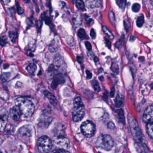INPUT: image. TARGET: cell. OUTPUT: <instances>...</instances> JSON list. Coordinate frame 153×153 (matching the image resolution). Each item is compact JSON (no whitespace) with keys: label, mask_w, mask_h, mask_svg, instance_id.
<instances>
[{"label":"cell","mask_w":153,"mask_h":153,"mask_svg":"<svg viewBox=\"0 0 153 153\" xmlns=\"http://www.w3.org/2000/svg\"><path fill=\"white\" fill-rule=\"evenodd\" d=\"M16 106L19 109L22 115L26 118L31 117L35 111V105L32 101L26 97H20L15 101Z\"/></svg>","instance_id":"1"},{"label":"cell","mask_w":153,"mask_h":153,"mask_svg":"<svg viewBox=\"0 0 153 153\" xmlns=\"http://www.w3.org/2000/svg\"><path fill=\"white\" fill-rule=\"evenodd\" d=\"M73 111L72 112V119L75 122H79L85 115V106L82 99L80 97H76L73 102Z\"/></svg>","instance_id":"2"},{"label":"cell","mask_w":153,"mask_h":153,"mask_svg":"<svg viewBox=\"0 0 153 153\" xmlns=\"http://www.w3.org/2000/svg\"><path fill=\"white\" fill-rule=\"evenodd\" d=\"M96 145L97 147L109 151L113 148L114 141L110 135H101L97 139Z\"/></svg>","instance_id":"3"},{"label":"cell","mask_w":153,"mask_h":153,"mask_svg":"<svg viewBox=\"0 0 153 153\" xmlns=\"http://www.w3.org/2000/svg\"><path fill=\"white\" fill-rule=\"evenodd\" d=\"M52 145V141L47 136H42L37 140V148L40 153H49Z\"/></svg>","instance_id":"4"},{"label":"cell","mask_w":153,"mask_h":153,"mask_svg":"<svg viewBox=\"0 0 153 153\" xmlns=\"http://www.w3.org/2000/svg\"><path fill=\"white\" fill-rule=\"evenodd\" d=\"M128 119L132 136L136 140L139 141H142L143 139V134L141 133L136 120H135L131 114H129L128 115Z\"/></svg>","instance_id":"5"},{"label":"cell","mask_w":153,"mask_h":153,"mask_svg":"<svg viewBox=\"0 0 153 153\" xmlns=\"http://www.w3.org/2000/svg\"><path fill=\"white\" fill-rule=\"evenodd\" d=\"M80 129L83 135L87 138L92 137L95 133V125L91 121L84 122L81 124Z\"/></svg>","instance_id":"6"},{"label":"cell","mask_w":153,"mask_h":153,"mask_svg":"<svg viewBox=\"0 0 153 153\" xmlns=\"http://www.w3.org/2000/svg\"><path fill=\"white\" fill-rule=\"evenodd\" d=\"M53 142L56 146L59 148V149L67 150V149L69 148L70 146V144L68 139L62 135L56 137L54 138Z\"/></svg>","instance_id":"7"},{"label":"cell","mask_w":153,"mask_h":153,"mask_svg":"<svg viewBox=\"0 0 153 153\" xmlns=\"http://www.w3.org/2000/svg\"><path fill=\"white\" fill-rule=\"evenodd\" d=\"M18 134L20 137L23 139L28 138L32 136V128L30 125H26L19 129Z\"/></svg>","instance_id":"8"},{"label":"cell","mask_w":153,"mask_h":153,"mask_svg":"<svg viewBox=\"0 0 153 153\" xmlns=\"http://www.w3.org/2000/svg\"><path fill=\"white\" fill-rule=\"evenodd\" d=\"M153 105H149L143 114L142 120L146 124L153 122Z\"/></svg>","instance_id":"9"},{"label":"cell","mask_w":153,"mask_h":153,"mask_svg":"<svg viewBox=\"0 0 153 153\" xmlns=\"http://www.w3.org/2000/svg\"><path fill=\"white\" fill-rule=\"evenodd\" d=\"M65 79L64 76L62 74H58L54 76L53 80L51 84V87L53 89H55L57 86L60 84H63L65 82Z\"/></svg>","instance_id":"10"},{"label":"cell","mask_w":153,"mask_h":153,"mask_svg":"<svg viewBox=\"0 0 153 153\" xmlns=\"http://www.w3.org/2000/svg\"><path fill=\"white\" fill-rule=\"evenodd\" d=\"M10 115L12 119L16 120H18L20 119L22 114L19 109L16 106H15L10 110Z\"/></svg>","instance_id":"11"},{"label":"cell","mask_w":153,"mask_h":153,"mask_svg":"<svg viewBox=\"0 0 153 153\" xmlns=\"http://www.w3.org/2000/svg\"><path fill=\"white\" fill-rule=\"evenodd\" d=\"M44 94L45 96L48 98V100L50 101V103L52 105L54 106V105H57L58 101H57L55 96L53 94H52L49 91H47V90L44 91Z\"/></svg>","instance_id":"12"},{"label":"cell","mask_w":153,"mask_h":153,"mask_svg":"<svg viewBox=\"0 0 153 153\" xmlns=\"http://www.w3.org/2000/svg\"><path fill=\"white\" fill-rule=\"evenodd\" d=\"M8 123V117L7 115L0 116V132L3 131L6 128Z\"/></svg>","instance_id":"13"},{"label":"cell","mask_w":153,"mask_h":153,"mask_svg":"<svg viewBox=\"0 0 153 153\" xmlns=\"http://www.w3.org/2000/svg\"><path fill=\"white\" fill-rule=\"evenodd\" d=\"M55 67L53 64L50 65V67L48 68L47 71H46V76L48 79H53L55 76Z\"/></svg>","instance_id":"14"},{"label":"cell","mask_w":153,"mask_h":153,"mask_svg":"<svg viewBox=\"0 0 153 153\" xmlns=\"http://www.w3.org/2000/svg\"><path fill=\"white\" fill-rule=\"evenodd\" d=\"M124 98L123 96L121 94H118L115 99V105L117 108H121L123 105Z\"/></svg>","instance_id":"15"},{"label":"cell","mask_w":153,"mask_h":153,"mask_svg":"<svg viewBox=\"0 0 153 153\" xmlns=\"http://www.w3.org/2000/svg\"><path fill=\"white\" fill-rule=\"evenodd\" d=\"M87 6L91 8L99 7L101 6V1H87Z\"/></svg>","instance_id":"16"},{"label":"cell","mask_w":153,"mask_h":153,"mask_svg":"<svg viewBox=\"0 0 153 153\" xmlns=\"http://www.w3.org/2000/svg\"><path fill=\"white\" fill-rule=\"evenodd\" d=\"M26 69L28 73L31 75H34L37 69V67L34 63H31L27 67Z\"/></svg>","instance_id":"17"},{"label":"cell","mask_w":153,"mask_h":153,"mask_svg":"<svg viewBox=\"0 0 153 153\" xmlns=\"http://www.w3.org/2000/svg\"><path fill=\"white\" fill-rule=\"evenodd\" d=\"M153 123H150L146 124V131L147 133L151 139L153 138Z\"/></svg>","instance_id":"18"},{"label":"cell","mask_w":153,"mask_h":153,"mask_svg":"<svg viewBox=\"0 0 153 153\" xmlns=\"http://www.w3.org/2000/svg\"><path fill=\"white\" fill-rule=\"evenodd\" d=\"M73 23L75 25L79 26L82 24V20L79 14H75L72 18Z\"/></svg>","instance_id":"19"},{"label":"cell","mask_w":153,"mask_h":153,"mask_svg":"<svg viewBox=\"0 0 153 153\" xmlns=\"http://www.w3.org/2000/svg\"><path fill=\"white\" fill-rule=\"evenodd\" d=\"M102 31L104 32V33L107 36V37L110 40H113L114 38V36L113 34L110 31L107 27L105 26H103L102 27Z\"/></svg>","instance_id":"20"},{"label":"cell","mask_w":153,"mask_h":153,"mask_svg":"<svg viewBox=\"0 0 153 153\" xmlns=\"http://www.w3.org/2000/svg\"><path fill=\"white\" fill-rule=\"evenodd\" d=\"M76 6L77 8L79 10H85V6L84 1L82 0H77L76 1Z\"/></svg>","instance_id":"21"},{"label":"cell","mask_w":153,"mask_h":153,"mask_svg":"<svg viewBox=\"0 0 153 153\" xmlns=\"http://www.w3.org/2000/svg\"><path fill=\"white\" fill-rule=\"evenodd\" d=\"M144 22H145V19H144V16L141 15L137 19V22H136L137 26L139 27H141L143 26Z\"/></svg>","instance_id":"22"},{"label":"cell","mask_w":153,"mask_h":153,"mask_svg":"<svg viewBox=\"0 0 153 153\" xmlns=\"http://www.w3.org/2000/svg\"><path fill=\"white\" fill-rule=\"evenodd\" d=\"M9 35V37L11 41H12V42H15L16 39L17 37V33L15 31H10Z\"/></svg>","instance_id":"23"},{"label":"cell","mask_w":153,"mask_h":153,"mask_svg":"<svg viewBox=\"0 0 153 153\" xmlns=\"http://www.w3.org/2000/svg\"><path fill=\"white\" fill-rule=\"evenodd\" d=\"M8 43L7 38L5 36L0 37V45L2 47L6 46Z\"/></svg>","instance_id":"24"},{"label":"cell","mask_w":153,"mask_h":153,"mask_svg":"<svg viewBox=\"0 0 153 153\" xmlns=\"http://www.w3.org/2000/svg\"><path fill=\"white\" fill-rule=\"evenodd\" d=\"M78 36L81 39H84L86 37V33L85 30L83 28H80L78 31Z\"/></svg>","instance_id":"25"},{"label":"cell","mask_w":153,"mask_h":153,"mask_svg":"<svg viewBox=\"0 0 153 153\" xmlns=\"http://www.w3.org/2000/svg\"><path fill=\"white\" fill-rule=\"evenodd\" d=\"M124 41V37L123 36H122L120 39H119V41L116 42V44H115V46H116V48H120L122 47L123 45Z\"/></svg>","instance_id":"26"},{"label":"cell","mask_w":153,"mask_h":153,"mask_svg":"<svg viewBox=\"0 0 153 153\" xmlns=\"http://www.w3.org/2000/svg\"><path fill=\"white\" fill-rule=\"evenodd\" d=\"M118 6L120 7V8L122 10H123L125 9V7L126 5V1L124 0H121V1H116Z\"/></svg>","instance_id":"27"},{"label":"cell","mask_w":153,"mask_h":153,"mask_svg":"<svg viewBox=\"0 0 153 153\" xmlns=\"http://www.w3.org/2000/svg\"><path fill=\"white\" fill-rule=\"evenodd\" d=\"M140 6L139 3H134L133 5H132V7H131V10H132V11L134 12H139V10H140Z\"/></svg>","instance_id":"28"},{"label":"cell","mask_w":153,"mask_h":153,"mask_svg":"<svg viewBox=\"0 0 153 153\" xmlns=\"http://www.w3.org/2000/svg\"><path fill=\"white\" fill-rule=\"evenodd\" d=\"M49 153H70L66 149H53Z\"/></svg>","instance_id":"29"},{"label":"cell","mask_w":153,"mask_h":153,"mask_svg":"<svg viewBox=\"0 0 153 153\" xmlns=\"http://www.w3.org/2000/svg\"><path fill=\"white\" fill-rule=\"evenodd\" d=\"M109 18L111 23L114 25L115 23V19L114 13L112 11H110L109 12Z\"/></svg>","instance_id":"30"},{"label":"cell","mask_w":153,"mask_h":153,"mask_svg":"<svg viewBox=\"0 0 153 153\" xmlns=\"http://www.w3.org/2000/svg\"><path fill=\"white\" fill-rule=\"evenodd\" d=\"M111 70L114 73L118 74L119 73V69L118 65L114 63H113L111 66Z\"/></svg>","instance_id":"31"},{"label":"cell","mask_w":153,"mask_h":153,"mask_svg":"<svg viewBox=\"0 0 153 153\" xmlns=\"http://www.w3.org/2000/svg\"><path fill=\"white\" fill-rule=\"evenodd\" d=\"M118 114H119V118H120V120L123 123L124 120V114H123V111L122 109H120L118 111Z\"/></svg>","instance_id":"32"},{"label":"cell","mask_w":153,"mask_h":153,"mask_svg":"<svg viewBox=\"0 0 153 153\" xmlns=\"http://www.w3.org/2000/svg\"><path fill=\"white\" fill-rule=\"evenodd\" d=\"M94 89L95 91L97 92H99L101 90V88H100V86L98 85V83H96L94 85Z\"/></svg>","instance_id":"33"},{"label":"cell","mask_w":153,"mask_h":153,"mask_svg":"<svg viewBox=\"0 0 153 153\" xmlns=\"http://www.w3.org/2000/svg\"><path fill=\"white\" fill-rule=\"evenodd\" d=\"M90 35L92 39H95L96 37V34L95 32V30L93 28H92L90 31Z\"/></svg>","instance_id":"34"},{"label":"cell","mask_w":153,"mask_h":153,"mask_svg":"<svg viewBox=\"0 0 153 153\" xmlns=\"http://www.w3.org/2000/svg\"><path fill=\"white\" fill-rule=\"evenodd\" d=\"M85 45L88 51H91V50H92V45H91V43L89 42H85Z\"/></svg>","instance_id":"35"},{"label":"cell","mask_w":153,"mask_h":153,"mask_svg":"<svg viewBox=\"0 0 153 153\" xmlns=\"http://www.w3.org/2000/svg\"><path fill=\"white\" fill-rule=\"evenodd\" d=\"M105 41L106 46H107L109 49H111V42H110V40H108L107 38H105Z\"/></svg>","instance_id":"36"},{"label":"cell","mask_w":153,"mask_h":153,"mask_svg":"<svg viewBox=\"0 0 153 153\" xmlns=\"http://www.w3.org/2000/svg\"><path fill=\"white\" fill-rule=\"evenodd\" d=\"M107 126H108V128L111 129H113L114 128H115V125L112 122H110L108 123Z\"/></svg>","instance_id":"37"},{"label":"cell","mask_w":153,"mask_h":153,"mask_svg":"<svg viewBox=\"0 0 153 153\" xmlns=\"http://www.w3.org/2000/svg\"><path fill=\"white\" fill-rule=\"evenodd\" d=\"M87 75V79H91L92 77V74L88 70H86V71Z\"/></svg>","instance_id":"38"},{"label":"cell","mask_w":153,"mask_h":153,"mask_svg":"<svg viewBox=\"0 0 153 153\" xmlns=\"http://www.w3.org/2000/svg\"><path fill=\"white\" fill-rule=\"evenodd\" d=\"M42 25V21L39 20V21L36 22V27L38 28V29H41Z\"/></svg>","instance_id":"39"},{"label":"cell","mask_w":153,"mask_h":153,"mask_svg":"<svg viewBox=\"0 0 153 153\" xmlns=\"http://www.w3.org/2000/svg\"><path fill=\"white\" fill-rule=\"evenodd\" d=\"M17 8L18 12L19 14H21L24 12L23 9L21 7H20L19 4H17Z\"/></svg>","instance_id":"40"},{"label":"cell","mask_w":153,"mask_h":153,"mask_svg":"<svg viewBox=\"0 0 153 153\" xmlns=\"http://www.w3.org/2000/svg\"><path fill=\"white\" fill-rule=\"evenodd\" d=\"M114 93H115V89H114V87H113L110 92V96L111 97H113L114 96Z\"/></svg>","instance_id":"41"},{"label":"cell","mask_w":153,"mask_h":153,"mask_svg":"<svg viewBox=\"0 0 153 153\" xmlns=\"http://www.w3.org/2000/svg\"><path fill=\"white\" fill-rule=\"evenodd\" d=\"M77 60L78 62H79V63H82V61H83V59H82V58H81V57H79V56H78L77 57Z\"/></svg>","instance_id":"42"},{"label":"cell","mask_w":153,"mask_h":153,"mask_svg":"<svg viewBox=\"0 0 153 153\" xmlns=\"http://www.w3.org/2000/svg\"><path fill=\"white\" fill-rule=\"evenodd\" d=\"M92 19L90 18H87L86 19V23L88 25H89L92 22Z\"/></svg>","instance_id":"43"},{"label":"cell","mask_w":153,"mask_h":153,"mask_svg":"<svg viewBox=\"0 0 153 153\" xmlns=\"http://www.w3.org/2000/svg\"><path fill=\"white\" fill-rule=\"evenodd\" d=\"M135 39H136V37L134 36H131L130 38L129 41L131 42H133L135 41Z\"/></svg>","instance_id":"44"},{"label":"cell","mask_w":153,"mask_h":153,"mask_svg":"<svg viewBox=\"0 0 153 153\" xmlns=\"http://www.w3.org/2000/svg\"><path fill=\"white\" fill-rule=\"evenodd\" d=\"M94 60L95 62H97L99 61V59L97 57H95L94 58Z\"/></svg>","instance_id":"45"},{"label":"cell","mask_w":153,"mask_h":153,"mask_svg":"<svg viewBox=\"0 0 153 153\" xmlns=\"http://www.w3.org/2000/svg\"><path fill=\"white\" fill-rule=\"evenodd\" d=\"M139 60L141 62H143L144 60H145V59H144V57H140L139 58Z\"/></svg>","instance_id":"46"},{"label":"cell","mask_w":153,"mask_h":153,"mask_svg":"<svg viewBox=\"0 0 153 153\" xmlns=\"http://www.w3.org/2000/svg\"><path fill=\"white\" fill-rule=\"evenodd\" d=\"M3 141H4V140H3V138H1L0 137V144H1Z\"/></svg>","instance_id":"47"},{"label":"cell","mask_w":153,"mask_h":153,"mask_svg":"<svg viewBox=\"0 0 153 153\" xmlns=\"http://www.w3.org/2000/svg\"><path fill=\"white\" fill-rule=\"evenodd\" d=\"M99 79L101 81H102L103 79V77L102 76L99 77Z\"/></svg>","instance_id":"48"},{"label":"cell","mask_w":153,"mask_h":153,"mask_svg":"<svg viewBox=\"0 0 153 153\" xmlns=\"http://www.w3.org/2000/svg\"><path fill=\"white\" fill-rule=\"evenodd\" d=\"M19 153L18 152H17V151H13V152H11V153Z\"/></svg>","instance_id":"49"},{"label":"cell","mask_w":153,"mask_h":153,"mask_svg":"<svg viewBox=\"0 0 153 153\" xmlns=\"http://www.w3.org/2000/svg\"><path fill=\"white\" fill-rule=\"evenodd\" d=\"M0 153H3L2 152H1V150H0Z\"/></svg>","instance_id":"50"}]
</instances>
